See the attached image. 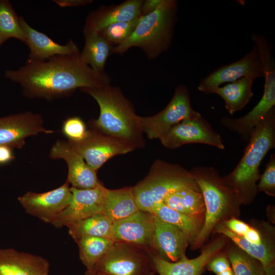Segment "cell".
<instances>
[{
  "instance_id": "obj_32",
  "label": "cell",
  "mask_w": 275,
  "mask_h": 275,
  "mask_svg": "<svg viewBox=\"0 0 275 275\" xmlns=\"http://www.w3.org/2000/svg\"><path fill=\"white\" fill-rule=\"evenodd\" d=\"M0 35L7 39L14 38L25 42L19 17L7 0H0Z\"/></svg>"
},
{
  "instance_id": "obj_29",
  "label": "cell",
  "mask_w": 275,
  "mask_h": 275,
  "mask_svg": "<svg viewBox=\"0 0 275 275\" xmlns=\"http://www.w3.org/2000/svg\"><path fill=\"white\" fill-rule=\"evenodd\" d=\"M67 227L69 235L76 242L81 237L88 236L111 238L112 223L102 213H97Z\"/></svg>"
},
{
  "instance_id": "obj_41",
  "label": "cell",
  "mask_w": 275,
  "mask_h": 275,
  "mask_svg": "<svg viewBox=\"0 0 275 275\" xmlns=\"http://www.w3.org/2000/svg\"><path fill=\"white\" fill-rule=\"evenodd\" d=\"M262 275H275L274 263L265 267Z\"/></svg>"
},
{
  "instance_id": "obj_39",
  "label": "cell",
  "mask_w": 275,
  "mask_h": 275,
  "mask_svg": "<svg viewBox=\"0 0 275 275\" xmlns=\"http://www.w3.org/2000/svg\"><path fill=\"white\" fill-rule=\"evenodd\" d=\"M53 2L61 7H78L92 3L91 0H55Z\"/></svg>"
},
{
  "instance_id": "obj_16",
  "label": "cell",
  "mask_w": 275,
  "mask_h": 275,
  "mask_svg": "<svg viewBox=\"0 0 275 275\" xmlns=\"http://www.w3.org/2000/svg\"><path fill=\"white\" fill-rule=\"evenodd\" d=\"M43 124L41 116L30 112L0 117V146L21 148L26 138L53 132L45 128Z\"/></svg>"
},
{
  "instance_id": "obj_19",
  "label": "cell",
  "mask_w": 275,
  "mask_h": 275,
  "mask_svg": "<svg viewBox=\"0 0 275 275\" xmlns=\"http://www.w3.org/2000/svg\"><path fill=\"white\" fill-rule=\"evenodd\" d=\"M25 42L30 50L27 60L44 61L57 56L77 54L80 52L76 44L70 39L65 45H61L46 35L32 28L22 16L19 17Z\"/></svg>"
},
{
  "instance_id": "obj_25",
  "label": "cell",
  "mask_w": 275,
  "mask_h": 275,
  "mask_svg": "<svg viewBox=\"0 0 275 275\" xmlns=\"http://www.w3.org/2000/svg\"><path fill=\"white\" fill-rule=\"evenodd\" d=\"M85 43L80 53L82 60L95 72L104 73V67L113 46L100 34L84 31Z\"/></svg>"
},
{
  "instance_id": "obj_26",
  "label": "cell",
  "mask_w": 275,
  "mask_h": 275,
  "mask_svg": "<svg viewBox=\"0 0 275 275\" xmlns=\"http://www.w3.org/2000/svg\"><path fill=\"white\" fill-rule=\"evenodd\" d=\"M151 259L154 271L159 275H201L208 261V256L203 253L191 259L185 256L174 262L165 261L153 254H151Z\"/></svg>"
},
{
  "instance_id": "obj_10",
  "label": "cell",
  "mask_w": 275,
  "mask_h": 275,
  "mask_svg": "<svg viewBox=\"0 0 275 275\" xmlns=\"http://www.w3.org/2000/svg\"><path fill=\"white\" fill-rule=\"evenodd\" d=\"M159 140L164 147L170 149L193 143L206 144L221 150L225 149L221 135L213 129L201 114L175 125Z\"/></svg>"
},
{
  "instance_id": "obj_7",
  "label": "cell",
  "mask_w": 275,
  "mask_h": 275,
  "mask_svg": "<svg viewBox=\"0 0 275 275\" xmlns=\"http://www.w3.org/2000/svg\"><path fill=\"white\" fill-rule=\"evenodd\" d=\"M264 78L263 95L258 103L244 116L234 118L223 117L221 124L238 133L241 139L248 142L257 124L275 107V61L273 53L265 51L260 55Z\"/></svg>"
},
{
  "instance_id": "obj_33",
  "label": "cell",
  "mask_w": 275,
  "mask_h": 275,
  "mask_svg": "<svg viewBox=\"0 0 275 275\" xmlns=\"http://www.w3.org/2000/svg\"><path fill=\"white\" fill-rule=\"evenodd\" d=\"M141 16L130 21L113 23L99 33L113 46H118L130 36L136 27Z\"/></svg>"
},
{
  "instance_id": "obj_1",
  "label": "cell",
  "mask_w": 275,
  "mask_h": 275,
  "mask_svg": "<svg viewBox=\"0 0 275 275\" xmlns=\"http://www.w3.org/2000/svg\"><path fill=\"white\" fill-rule=\"evenodd\" d=\"M80 53L44 61L26 60L18 69L6 70L5 76L19 84L27 96L47 99L68 96L77 89L109 85V76L94 71L82 60Z\"/></svg>"
},
{
  "instance_id": "obj_13",
  "label": "cell",
  "mask_w": 275,
  "mask_h": 275,
  "mask_svg": "<svg viewBox=\"0 0 275 275\" xmlns=\"http://www.w3.org/2000/svg\"><path fill=\"white\" fill-rule=\"evenodd\" d=\"M72 197L69 183L66 181L60 187L47 192L28 191L18 200L27 213L51 224L69 205Z\"/></svg>"
},
{
  "instance_id": "obj_15",
  "label": "cell",
  "mask_w": 275,
  "mask_h": 275,
  "mask_svg": "<svg viewBox=\"0 0 275 275\" xmlns=\"http://www.w3.org/2000/svg\"><path fill=\"white\" fill-rule=\"evenodd\" d=\"M72 200L69 205L52 222L61 228L97 213H102L106 188L100 183L95 188L80 189L71 187Z\"/></svg>"
},
{
  "instance_id": "obj_24",
  "label": "cell",
  "mask_w": 275,
  "mask_h": 275,
  "mask_svg": "<svg viewBox=\"0 0 275 275\" xmlns=\"http://www.w3.org/2000/svg\"><path fill=\"white\" fill-rule=\"evenodd\" d=\"M254 81L243 77L213 89L211 94L218 95L224 100L226 109L232 115L242 109L253 96Z\"/></svg>"
},
{
  "instance_id": "obj_43",
  "label": "cell",
  "mask_w": 275,
  "mask_h": 275,
  "mask_svg": "<svg viewBox=\"0 0 275 275\" xmlns=\"http://www.w3.org/2000/svg\"><path fill=\"white\" fill-rule=\"evenodd\" d=\"M154 272H155L154 271H151L149 272L146 275H154Z\"/></svg>"
},
{
  "instance_id": "obj_6",
  "label": "cell",
  "mask_w": 275,
  "mask_h": 275,
  "mask_svg": "<svg viewBox=\"0 0 275 275\" xmlns=\"http://www.w3.org/2000/svg\"><path fill=\"white\" fill-rule=\"evenodd\" d=\"M184 186L199 187L189 171L157 160L146 177L132 187V191L139 209L152 212L168 194Z\"/></svg>"
},
{
  "instance_id": "obj_17",
  "label": "cell",
  "mask_w": 275,
  "mask_h": 275,
  "mask_svg": "<svg viewBox=\"0 0 275 275\" xmlns=\"http://www.w3.org/2000/svg\"><path fill=\"white\" fill-rule=\"evenodd\" d=\"M154 229L151 252L169 262L180 260L185 256L190 241L187 236L176 226L164 222L154 215Z\"/></svg>"
},
{
  "instance_id": "obj_37",
  "label": "cell",
  "mask_w": 275,
  "mask_h": 275,
  "mask_svg": "<svg viewBox=\"0 0 275 275\" xmlns=\"http://www.w3.org/2000/svg\"><path fill=\"white\" fill-rule=\"evenodd\" d=\"M219 252L210 259L206 267L216 275H234L227 254Z\"/></svg>"
},
{
  "instance_id": "obj_12",
  "label": "cell",
  "mask_w": 275,
  "mask_h": 275,
  "mask_svg": "<svg viewBox=\"0 0 275 275\" xmlns=\"http://www.w3.org/2000/svg\"><path fill=\"white\" fill-rule=\"evenodd\" d=\"M67 142L95 171L111 158L134 150L123 143L91 128L82 141Z\"/></svg>"
},
{
  "instance_id": "obj_23",
  "label": "cell",
  "mask_w": 275,
  "mask_h": 275,
  "mask_svg": "<svg viewBox=\"0 0 275 275\" xmlns=\"http://www.w3.org/2000/svg\"><path fill=\"white\" fill-rule=\"evenodd\" d=\"M139 210L132 191V187L117 189L106 188L102 214L112 224L126 218Z\"/></svg>"
},
{
  "instance_id": "obj_3",
  "label": "cell",
  "mask_w": 275,
  "mask_h": 275,
  "mask_svg": "<svg viewBox=\"0 0 275 275\" xmlns=\"http://www.w3.org/2000/svg\"><path fill=\"white\" fill-rule=\"evenodd\" d=\"M235 168L223 177L237 193L241 204L249 203L256 196L259 167L267 152L275 148V107L257 124Z\"/></svg>"
},
{
  "instance_id": "obj_8",
  "label": "cell",
  "mask_w": 275,
  "mask_h": 275,
  "mask_svg": "<svg viewBox=\"0 0 275 275\" xmlns=\"http://www.w3.org/2000/svg\"><path fill=\"white\" fill-rule=\"evenodd\" d=\"M150 253L131 244L114 242L88 272L92 274L146 275L154 271Z\"/></svg>"
},
{
  "instance_id": "obj_40",
  "label": "cell",
  "mask_w": 275,
  "mask_h": 275,
  "mask_svg": "<svg viewBox=\"0 0 275 275\" xmlns=\"http://www.w3.org/2000/svg\"><path fill=\"white\" fill-rule=\"evenodd\" d=\"M12 150L10 147L0 146V164L8 163L14 158Z\"/></svg>"
},
{
  "instance_id": "obj_18",
  "label": "cell",
  "mask_w": 275,
  "mask_h": 275,
  "mask_svg": "<svg viewBox=\"0 0 275 275\" xmlns=\"http://www.w3.org/2000/svg\"><path fill=\"white\" fill-rule=\"evenodd\" d=\"M49 156L51 158H62L66 161L68 168L67 181L72 187L87 189L95 188L101 183L97 171L92 170L67 142L57 141L51 147Z\"/></svg>"
},
{
  "instance_id": "obj_5",
  "label": "cell",
  "mask_w": 275,
  "mask_h": 275,
  "mask_svg": "<svg viewBox=\"0 0 275 275\" xmlns=\"http://www.w3.org/2000/svg\"><path fill=\"white\" fill-rule=\"evenodd\" d=\"M178 2L161 0L153 12L141 16L135 30L124 42L114 46L112 53L123 54L133 47L140 48L150 60L157 58L170 47L177 19Z\"/></svg>"
},
{
  "instance_id": "obj_38",
  "label": "cell",
  "mask_w": 275,
  "mask_h": 275,
  "mask_svg": "<svg viewBox=\"0 0 275 275\" xmlns=\"http://www.w3.org/2000/svg\"><path fill=\"white\" fill-rule=\"evenodd\" d=\"M161 0L143 1L141 7V15H147L155 11L160 4Z\"/></svg>"
},
{
  "instance_id": "obj_9",
  "label": "cell",
  "mask_w": 275,
  "mask_h": 275,
  "mask_svg": "<svg viewBox=\"0 0 275 275\" xmlns=\"http://www.w3.org/2000/svg\"><path fill=\"white\" fill-rule=\"evenodd\" d=\"M200 114L191 106L188 88L179 85L170 101L162 111L152 116H140V123L143 133L148 138L160 139L175 125Z\"/></svg>"
},
{
  "instance_id": "obj_20",
  "label": "cell",
  "mask_w": 275,
  "mask_h": 275,
  "mask_svg": "<svg viewBox=\"0 0 275 275\" xmlns=\"http://www.w3.org/2000/svg\"><path fill=\"white\" fill-rule=\"evenodd\" d=\"M142 2L127 0L117 5L101 6L88 15L84 31L99 32L113 23L135 19L141 16Z\"/></svg>"
},
{
  "instance_id": "obj_45",
  "label": "cell",
  "mask_w": 275,
  "mask_h": 275,
  "mask_svg": "<svg viewBox=\"0 0 275 275\" xmlns=\"http://www.w3.org/2000/svg\"><path fill=\"white\" fill-rule=\"evenodd\" d=\"M95 275H106V274H95Z\"/></svg>"
},
{
  "instance_id": "obj_28",
  "label": "cell",
  "mask_w": 275,
  "mask_h": 275,
  "mask_svg": "<svg viewBox=\"0 0 275 275\" xmlns=\"http://www.w3.org/2000/svg\"><path fill=\"white\" fill-rule=\"evenodd\" d=\"M152 213L161 220L180 229L189 238L191 244L200 231L204 223L203 219L179 212L162 203L156 206Z\"/></svg>"
},
{
  "instance_id": "obj_2",
  "label": "cell",
  "mask_w": 275,
  "mask_h": 275,
  "mask_svg": "<svg viewBox=\"0 0 275 275\" xmlns=\"http://www.w3.org/2000/svg\"><path fill=\"white\" fill-rule=\"evenodd\" d=\"M80 90L91 96L99 106L98 118L91 121V129L116 139L134 150L144 146L140 123L131 102L120 88L109 85Z\"/></svg>"
},
{
  "instance_id": "obj_31",
  "label": "cell",
  "mask_w": 275,
  "mask_h": 275,
  "mask_svg": "<svg viewBox=\"0 0 275 275\" xmlns=\"http://www.w3.org/2000/svg\"><path fill=\"white\" fill-rule=\"evenodd\" d=\"M226 253L234 275H262L264 267L257 259L237 246H231Z\"/></svg>"
},
{
  "instance_id": "obj_27",
  "label": "cell",
  "mask_w": 275,
  "mask_h": 275,
  "mask_svg": "<svg viewBox=\"0 0 275 275\" xmlns=\"http://www.w3.org/2000/svg\"><path fill=\"white\" fill-rule=\"evenodd\" d=\"M213 230L229 238L240 249L258 260L264 268L274 263L275 253L272 242L268 241L260 244L252 243L229 230L222 223L217 224Z\"/></svg>"
},
{
  "instance_id": "obj_21",
  "label": "cell",
  "mask_w": 275,
  "mask_h": 275,
  "mask_svg": "<svg viewBox=\"0 0 275 275\" xmlns=\"http://www.w3.org/2000/svg\"><path fill=\"white\" fill-rule=\"evenodd\" d=\"M49 263L38 255L0 249V275H48Z\"/></svg>"
},
{
  "instance_id": "obj_35",
  "label": "cell",
  "mask_w": 275,
  "mask_h": 275,
  "mask_svg": "<svg viewBox=\"0 0 275 275\" xmlns=\"http://www.w3.org/2000/svg\"><path fill=\"white\" fill-rule=\"evenodd\" d=\"M62 131L68 141L77 142L86 138L89 130L84 122L78 117H70L63 123Z\"/></svg>"
},
{
  "instance_id": "obj_11",
  "label": "cell",
  "mask_w": 275,
  "mask_h": 275,
  "mask_svg": "<svg viewBox=\"0 0 275 275\" xmlns=\"http://www.w3.org/2000/svg\"><path fill=\"white\" fill-rule=\"evenodd\" d=\"M246 77L255 80L264 78L262 61L256 46L240 60L222 66L202 79L198 89L205 94H211L212 91L223 84H228L240 78Z\"/></svg>"
},
{
  "instance_id": "obj_42",
  "label": "cell",
  "mask_w": 275,
  "mask_h": 275,
  "mask_svg": "<svg viewBox=\"0 0 275 275\" xmlns=\"http://www.w3.org/2000/svg\"><path fill=\"white\" fill-rule=\"evenodd\" d=\"M7 40L6 38H4V37H3L2 36H1L0 35V46L4 42H5Z\"/></svg>"
},
{
  "instance_id": "obj_22",
  "label": "cell",
  "mask_w": 275,
  "mask_h": 275,
  "mask_svg": "<svg viewBox=\"0 0 275 275\" xmlns=\"http://www.w3.org/2000/svg\"><path fill=\"white\" fill-rule=\"evenodd\" d=\"M162 203L181 213L204 219L205 206L200 187H181L168 194Z\"/></svg>"
},
{
  "instance_id": "obj_36",
  "label": "cell",
  "mask_w": 275,
  "mask_h": 275,
  "mask_svg": "<svg viewBox=\"0 0 275 275\" xmlns=\"http://www.w3.org/2000/svg\"><path fill=\"white\" fill-rule=\"evenodd\" d=\"M260 180L257 185L259 191H263L271 196L275 195V154H271L266 164L264 172L260 175Z\"/></svg>"
},
{
  "instance_id": "obj_14",
  "label": "cell",
  "mask_w": 275,
  "mask_h": 275,
  "mask_svg": "<svg viewBox=\"0 0 275 275\" xmlns=\"http://www.w3.org/2000/svg\"><path fill=\"white\" fill-rule=\"evenodd\" d=\"M154 222L153 213L139 209L112 224L111 239L114 242L131 244L151 252Z\"/></svg>"
},
{
  "instance_id": "obj_34",
  "label": "cell",
  "mask_w": 275,
  "mask_h": 275,
  "mask_svg": "<svg viewBox=\"0 0 275 275\" xmlns=\"http://www.w3.org/2000/svg\"><path fill=\"white\" fill-rule=\"evenodd\" d=\"M222 223L234 233L252 243L260 244L269 241L257 228L250 226L235 217H232Z\"/></svg>"
},
{
  "instance_id": "obj_4",
  "label": "cell",
  "mask_w": 275,
  "mask_h": 275,
  "mask_svg": "<svg viewBox=\"0 0 275 275\" xmlns=\"http://www.w3.org/2000/svg\"><path fill=\"white\" fill-rule=\"evenodd\" d=\"M203 196L205 212L203 226L191 244L197 249L209 236L215 226L232 217L241 204L237 193L224 181L213 167L197 166L189 171Z\"/></svg>"
},
{
  "instance_id": "obj_44",
  "label": "cell",
  "mask_w": 275,
  "mask_h": 275,
  "mask_svg": "<svg viewBox=\"0 0 275 275\" xmlns=\"http://www.w3.org/2000/svg\"><path fill=\"white\" fill-rule=\"evenodd\" d=\"M85 275H95V274H92L86 271Z\"/></svg>"
},
{
  "instance_id": "obj_30",
  "label": "cell",
  "mask_w": 275,
  "mask_h": 275,
  "mask_svg": "<svg viewBox=\"0 0 275 275\" xmlns=\"http://www.w3.org/2000/svg\"><path fill=\"white\" fill-rule=\"evenodd\" d=\"M79 249V258L91 271L114 242L109 238L103 237H84L76 241Z\"/></svg>"
}]
</instances>
